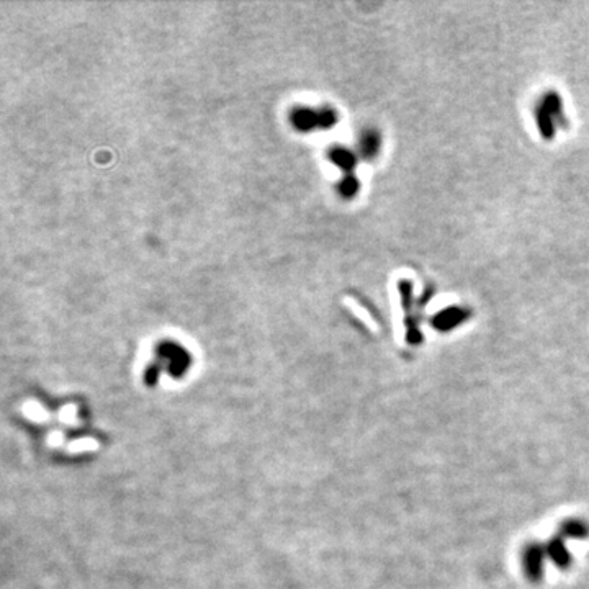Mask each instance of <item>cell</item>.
Wrapping results in <instances>:
<instances>
[{"label": "cell", "mask_w": 589, "mask_h": 589, "mask_svg": "<svg viewBox=\"0 0 589 589\" xmlns=\"http://www.w3.org/2000/svg\"><path fill=\"white\" fill-rule=\"evenodd\" d=\"M97 447V442L92 439H84V440H75L70 444L69 452H82V450H90Z\"/></svg>", "instance_id": "6da1fadb"}, {"label": "cell", "mask_w": 589, "mask_h": 589, "mask_svg": "<svg viewBox=\"0 0 589 589\" xmlns=\"http://www.w3.org/2000/svg\"><path fill=\"white\" fill-rule=\"evenodd\" d=\"M27 413H28V416H32V418L35 419V418H43L44 416V411L39 408V406H35V408H27Z\"/></svg>", "instance_id": "7a4b0ae2"}]
</instances>
